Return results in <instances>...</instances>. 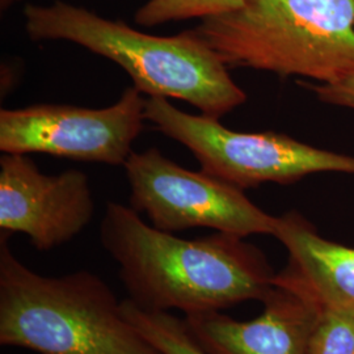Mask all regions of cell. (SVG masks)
<instances>
[{
  "label": "cell",
  "instance_id": "1",
  "mask_svg": "<svg viewBox=\"0 0 354 354\" xmlns=\"http://www.w3.org/2000/svg\"><path fill=\"white\" fill-rule=\"evenodd\" d=\"M236 235L216 232L177 238L147 225L140 213L108 203L100 226L102 247L118 266L130 299L143 308L187 315L263 302L276 272L266 254Z\"/></svg>",
  "mask_w": 354,
  "mask_h": 354
},
{
  "label": "cell",
  "instance_id": "2",
  "mask_svg": "<svg viewBox=\"0 0 354 354\" xmlns=\"http://www.w3.org/2000/svg\"><path fill=\"white\" fill-rule=\"evenodd\" d=\"M26 32L33 41H68L125 70L149 96L177 99L221 120L247 102L230 68L192 29L153 36L64 0L26 4Z\"/></svg>",
  "mask_w": 354,
  "mask_h": 354
},
{
  "label": "cell",
  "instance_id": "3",
  "mask_svg": "<svg viewBox=\"0 0 354 354\" xmlns=\"http://www.w3.org/2000/svg\"><path fill=\"white\" fill-rule=\"evenodd\" d=\"M0 235V345L38 354H165L127 320L99 276L46 277L24 266Z\"/></svg>",
  "mask_w": 354,
  "mask_h": 354
},
{
  "label": "cell",
  "instance_id": "4",
  "mask_svg": "<svg viewBox=\"0 0 354 354\" xmlns=\"http://www.w3.org/2000/svg\"><path fill=\"white\" fill-rule=\"evenodd\" d=\"M192 30L228 68L320 84L354 76V0H243Z\"/></svg>",
  "mask_w": 354,
  "mask_h": 354
},
{
  "label": "cell",
  "instance_id": "5",
  "mask_svg": "<svg viewBox=\"0 0 354 354\" xmlns=\"http://www.w3.org/2000/svg\"><path fill=\"white\" fill-rule=\"evenodd\" d=\"M145 117L165 137L185 146L205 174L243 190L266 183L291 185L324 172L354 175V156L273 131H235L219 120L185 113L160 96L146 99Z\"/></svg>",
  "mask_w": 354,
  "mask_h": 354
},
{
  "label": "cell",
  "instance_id": "6",
  "mask_svg": "<svg viewBox=\"0 0 354 354\" xmlns=\"http://www.w3.org/2000/svg\"><path fill=\"white\" fill-rule=\"evenodd\" d=\"M124 168L130 207L147 215L158 230L174 234L210 228L241 238L274 236L279 216L261 210L244 190L203 171L183 168L155 147L131 152Z\"/></svg>",
  "mask_w": 354,
  "mask_h": 354
},
{
  "label": "cell",
  "instance_id": "7",
  "mask_svg": "<svg viewBox=\"0 0 354 354\" xmlns=\"http://www.w3.org/2000/svg\"><path fill=\"white\" fill-rule=\"evenodd\" d=\"M145 105L140 91L129 87L105 108L36 104L1 109L0 151L124 167L143 130Z\"/></svg>",
  "mask_w": 354,
  "mask_h": 354
},
{
  "label": "cell",
  "instance_id": "8",
  "mask_svg": "<svg viewBox=\"0 0 354 354\" xmlns=\"http://www.w3.org/2000/svg\"><path fill=\"white\" fill-rule=\"evenodd\" d=\"M93 214V193L83 171L45 175L28 155H1V231L24 234L38 251H50L73 241Z\"/></svg>",
  "mask_w": 354,
  "mask_h": 354
},
{
  "label": "cell",
  "instance_id": "9",
  "mask_svg": "<svg viewBox=\"0 0 354 354\" xmlns=\"http://www.w3.org/2000/svg\"><path fill=\"white\" fill-rule=\"evenodd\" d=\"M252 320H236L221 311L184 317L193 339L209 354H307L323 314L320 304L281 272Z\"/></svg>",
  "mask_w": 354,
  "mask_h": 354
},
{
  "label": "cell",
  "instance_id": "10",
  "mask_svg": "<svg viewBox=\"0 0 354 354\" xmlns=\"http://www.w3.org/2000/svg\"><path fill=\"white\" fill-rule=\"evenodd\" d=\"M289 253L282 274L307 291L323 310L354 317V248L319 235L295 210L279 216L274 232Z\"/></svg>",
  "mask_w": 354,
  "mask_h": 354
},
{
  "label": "cell",
  "instance_id": "11",
  "mask_svg": "<svg viewBox=\"0 0 354 354\" xmlns=\"http://www.w3.org/2000/svg\"><path fill=\"white\" fill-rule=\"evenodd\" d=\"M127 320L165 354H209L193 339L184 319L169 313L152 311L134 304L121 302Z\"/></svg>",
  "mask_w": 354,
  "mask_h": 354
},
{
  "label": "cell",
  "instance_id": "12",
  "mask_svg": "<svg viewBox=\"0 0 354 354\" xmlns=\"http://www.w3.org/2000/svg\"><path fill=\"white\" fill-rule=\"evenodd\" d=\"M243 0H146L137 10L134 21L140 26L167 24L192 19H206L239 8Z\"/></svg>",
  "mask_w": 354,
  "mask_h": 354
},
{
  "label": "cell",
  "instance_id": "13",
  "mask_svg": "<svg viewBox=\"0 0 354 354\" xmlns=\"http://www.w3.org/2000/svg\"><path fill=\"white\" fill-rule=\"evenodd\" d=\"M307 354H354V317L324 310Z\"/></svg>",
  "mask_w": 354,
  "mask_h": 354
},
{
  "label": "cell",
  "instance_id": "14",
  "mask_svg": "<svg viewBox=\"0 0 354 354\" xmlns=\"http://www.w3.org/2000/svg\"><path fill=\"white\" fill-rule=\"evenodd\" d=\"M297 84L314 93L319 102L354 111V76L329 84H320L302 79L298 80Z\"/></svg>",
  "mask_w": 354,
  "mask_h": 354
},
{
  "label": "cell",
  "instance_id": "15",
  "mask_svg": "<svg viewBox=\"0 0 354 354\" xmlns=\"http://www.w3.org/2000/svg\"><path fill=\"white\" fill-rule=\"evenodd\" d=\"M16 1H20V0H0V4H1V11H4V10H8V8L12 6L13 3H16Z\"/></svg>",
  "mask_w": 354,
  "mask_h": 354
}]
</instances>
